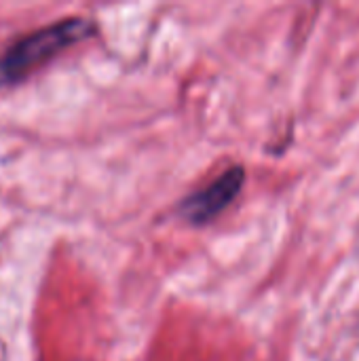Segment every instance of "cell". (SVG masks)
<instances>
[{
  "label": "cell",
  "mask_w": 359,
  "mask_h": 361,
  "mask_svg": "<svg viewBox=\"0 0 359 361\" xmlns=\"http://www.w3.org/2000/svg\"><path fill=\"white\" fill-rule=\"evenodd\" d=\"M243 182H245V169L241 165L231 167L220 178H216L207 188L197 190L195 195L186 197L180 203L182 218L188 220L190 224H205L214 220L222 209H226L235 201V197L243 188Z\"/></svg>",
  "instance_id": "cell-2"
},
{
  "label": "cell",
  "mask_w": 359,
  "mask_h": 361,
  "mask_svg": "<svg viewBox=\"0 0 359 361\" xmlns=\"http://www.w3.org/2000/svg\"><path fill=\"white\" fill-rule=\"evenodd\" d=\"M95 23L87 17H68L17 38L0 55V87L15 85L66 47L93 36Z\"/></svg>",
  "instance_id": "cell-1"
}]
</instances>
